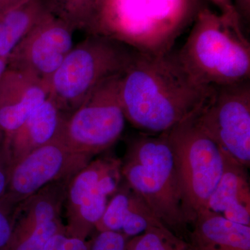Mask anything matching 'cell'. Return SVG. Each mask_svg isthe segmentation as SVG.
Segmentation results:
<instances>
[{
    "label": "cell",
    "mask_w": 250,
    "mask_h": 250,
    "mask_svg": "<svg viewBox=\"0 0 250 250\" xmlns=\"http://www.w3.org/2000/svg\"><path fill=\"white\" fill-rule=\"evenodd\" d=\"M121 184L95 225L100 231H115L134 237L152 227L164 225L139 194L125 182Z\"/></svg>",
    "instance_id": "13"
},
{
    "label": "cell",
    "mask_w": 250,
    "mask_h": 250,
    "mask_svg": "<svg viewBox=\"0 0 250 250\" xmlns=\"http://www.w3.org/2000/svg\"><path fill=\"white\" fill-rule=\"evenodd\" d=\"M49 94L47 82L8 67L0 81V134L9 139Z\"/></svg>",
    "instance_id": "12"
},
{
    "label": "cell",
    "mask_w": 250,
    "mask_h": 250,
    "mask_svg": "<svg viewBox=\"0 0 250 250\" xmlns=\"http://www.w3.org/2000/svg\"><path fill=\"white\" fill-rule=\"evenodd\" d=\"M93 159L72 152L54 139L13 163L7 188L1 198L18 207L48 184L70 180Z\"/></svg>",
    "instance_id": "9"
},
{
    "label": "cell",
    "mask_w": 250,
    "mask_h": 250,
    "mask_svg": "<svg viewBox=\"0 0 250 250\" xmlns=\"http://www.w3.org/2000/svg\"><path fill=\"white\" fill-rule=\"evenodd\" d=\"M197 125L225 154L250 166V82L213 85L194 113Z\"/></svg>",
    "instance_id": "8"
},
{
    "label": "cell",
    "mask_w": 250,
    "mask_h": 250,
    "mask_svg": "<svg viewBox=\"0 0 250 250\" xmlns=\"http://www.w3.org/2000/svg\"><path fill=\"white\" fill-rule=\"evenodd\" d=\"M47 11L43 0H21L0 12V57L9 58Z\"/></svg>",
    "instance_id": "18"
},
{
    "label": "cell",
    "mask_w": 250,
    "mask_h": 250,
    "mask_svg": "<svg viewBox=\"0 0 250 250\" xmlns=\"http://www.w3.org/2000/svg\"><path fill=\"white\" fill-rule=\"evenodd\" d=\"M137 51L111 38L89 34L64 59L49 82V96L65 114L102 82L124 73Z\"/></svg>",
    "instance_id": "5"
},
{
    "label": "cell",
    "mask_w": 250,
    "mask_h": 250,
    "mask_svg": "<svg viewBox=\"0 0 250 250\" xmlns=\"http://www.w3.org/2000/svg\"><path fill=\"white\" fill-rule=\"evenodd\" d=\"M200 7L199 0H100L89 34L121 41L140 53L165 54Z\"/></svg>",
    "instance_id": "2"
},
{
    "label": "cell",
    "mask_w": 250,
    "mask_h": 250,
    "mask_svg": "<svg viewBox=\"0 0 250 250\" xmlns=\"http://www.w3.org/2000/svg\"><path fill=\"white\" fill-rule=\"evenodd\" d=\"M211 89L195 80L172 51L161 55L136 52L120 81L126 121L149 134H162L191 116Z\"/></svg>",
    "instance_id": "1"
},
{
    "label": "cell",
    "mask_w": 250,
    "mask_h": 250,
    "mask_svg": "<svg viewBox=\"0 0 250 250\" xmlns=\"http://www.w3.org/2000/svg\"><path fill=\"white\" fill-rule=\"evenodd\" d=\"M209 1L218 8L220 13L222 14H238L233 6L232 0H209Z\"/></svg>",
    "instance_id": "26"
},
{
    "label": "cell",
    "mask_w": 250,
    "mask_h": 250,
    "mask_svg": "<svg viewBox=\"0 0 250 250\" xmlns=\"http://www.w3.org/2000/svg\"><path fill=\"white\" fill-rule=\"evenodd\" d=\"M65 113L50 97L31 113L6 140L11 161L16 162L57 136Z\"/></svg>",
    "instance_id": "15"
},
{
    "label": "cell",
    "mask_w": 250,
    "mask_h": 250,
    "mask_svg": "<svg viewBox=\"0 0 250 250\" xmlns=\"http://www.w3.org/2000/svg\"><path fill=\"white\" fill-rule=\"evenodd\" d=\"M9 67V62L8 59L2 58L0 57V81H1L2 77L4 76L5 72Z\"/></svg>",
    "instance_id": "27"
},
{
    "label": "cell",
    "mask_w": 250,
    "mask_h": 250,
    "mask_svg": "<svg viewBox=\"0 0 250 250\" xmlns=\"http://www.w3.org/2000/svg\"><path fill=\"white\" fill-rule=\"evenodd\" d=\"M49 12L70 24L75 30L90 33L100 0H43Z\"/></svg>",
    "instance_id": "19"
},
{
    "label": "cell",
    "mask_w": 250,
    "mask_h": 250,
    "mask_svg": "<svg viewBox=\"0 0 250 250\" xmlns=\"http://www.w3.org/2000/svg\"><path fill=\"white\" fill-rule=\"evenodd\" d=\"M191 245L195 250H250V226L231 221L208 209L194 220Z\"/></svg>",
    "instance_id": "16"
},
{
    "label": "cell",
    "mask_w": 250,
    "mask_h": 250,
    "mask_svg": "<svg viewBox=\"0 0 250 250\" xmlns=\"http://www.w3.org/2000/svg\"><path fill=\"white\" fill-rule=\"evenodd\" d=\"M233 6L238 13L241 22L245 21L250 22V0H232Z\"/></svg>",
    "instance_id": "25"
},
{
    "label": "cell",
    "mask_w": 250,
    "mask_h": 250,
    "mask_svg": "<svg viewBox=\"0 0 250 250\" xmlns=\"http://www.w3.org/2000/svg\"><path fill=\"white\" fill-rule=\"evenodd\" d=\"M126 250H195L165 225L152 227L126 243Z\"/></svg>",
    "instance_id": "20"
},
{
    "label": "cell",
    "mask_w": 250,
    "mask_h": 250,
    "mask_svg": "<svg viewBox=\"0 0 250 250\" xmlns=\"http://www.w3.org/2000/svg\"><path fill=\"white\" fill-rule=\"evenodd\" d=\"M12 161L4 136L0 134V199L4 195L9 182Z\"/></svg>",
    "instance_id": "24"
},
{
    "label": "cell",
    "mask_w": 250,
    "mask_h": 250,
    "mask_svg": "<svg viewBox=\"0 0 250 250\" xmlns=\"http://www.w3.org/2000/svg\"><path fill=\"white\" fill-rule=\"evenodd\" d=\"M225 167L207 209L250 226V187L247 168L224 153Z\"/></svg>",
    "instance_id": "14"
},
{
    "label": "cell",
    "mask_w": 250,
    "mask_h": 250,
    "mask_svg": "<svg viewBox=\"0 0 250 250\" xmlns=\"http://www.w3.org/2000/svg\"><path fill=\"white\" fill-rule=\"evenodd\" d=\"M75 29L47 11L18 44L8 58L9 67L26 72L49 84L74 47Z\"/></svg>",
    "instance_id": "11"
},
{
    "label": "cell",
    "mask_w": 250,
    "mask_h": 250,
    "mask_svg": "<svg viewBox=\"0 0 250 250\" xmlns=\"http://www.w3.org/2000/svg\"><path fill=\"white\" fill-rule=\"evenodd\" d=\"M124 182L139 194L156 218L168 229L192 223L179 182L174 153L164 133L142 134L127 146L122 160Z\"/></svg>",
    "instance_id": "4"
},
{
    "label": "cell",
    "mask_w": 250,
    "mask_h": 250,
    "mask_svg": "<svg viewBox=\"0 0 250 250\" xmlns=\"http://www.w3.org/2000/svg\"><path fill=\"white\" fill-rule=\"evenodd\" d=\"M17 207L0 199V250H7L11 247Z\"/></svg>",
    "instance_id": "22"
},
{
    "label": "cell",
    "mask_w": 250,
    "mask_h": 250,
    "mask_svg": "<svg viewBox=\"0 0 250 250\" xmlns=\"http://www.w3.org/2000/svg\"><path fill=\"white\" fill-rule=\"evenodd\" d=\"M20 1L21 0H0V12Z\"/></svg>",
    "instance_id": "28"
},
{
    "label": "cell",
    "mask_w": 250,
    "mask_h": 250,
    "mask_svg": "<svg viewBox=\"0 0 250 250\" xmlns=\"http://www.w3.org/2000/svg\"><path fill=\"white\" fill-rule=\"evenodd\" d=\"M194 113L164 133L173 151L184 200L193 222L197 213L207 209L225 167L224 152L197 125Z\"/></svg>",
    "instance_id": "7"
},
{
    "label": "cell",
    "mask_w": 250,
    "mask_h": 250,
    "mask_svg": "<svg viewBox=\"0 0 250 250\" xmlns=\"http://www.w3.org/2000/svg\"><path fill=\"white\" fill-rule=\"evenodd\" d=\"M187 40L176 52L179 62L207 86L233 84L250 78V43L238 14L201 6Z\"/></svg>",
    "instance_id": "3"
},
{
    "label": "cell",
    "mask_w": 250,
    "mask_h": 250,
    "mask_svg": "<svg viewBox=\"0 0 250 250\" xmlns=\"http://www.w3.org/2000/svg\"><path fill=\"white\" fill-rule=\"evenodd\" d=\"M122 159L99 156L81 169L67 184L65 213L72 228L95 226L123 180Z\"/></svg>",
    "instance_id": "10"
},
{
    "label": "cell",
    "mask_w": 250,
    "mask_h": 250,
    "mask_svg": "<svg viewBox=\"0 0 250 250\" xmlns=\"http://www.w3.org/2000/svg\"><path fill=\"white\" fill-rule=\"evenodd\" d=\"M60 218L39 225L18 242L14 250H43L47 241L60 233Z\"/></svg>",
    "instance_id": "21"
},
{
    "label": "cell",
    "mask_w": 250,
    "mask_h": 250,
    "mask_svg": "<svg viewBox=\"0 0 250 250\" xmlns=\"http://www.w3.org/2000/svg\"><path fill=\"white\" fill-rule=\"evenodd\" d=\"M70 180L48 184L18 205L14 225L18 231H27L36 227L60 218L65 203L67 184Z\"/></svg>",
    "instance_id": "17"
},
{
    "label": "cell",
    "mask_w": 250,
    "mask_h": 250,
    "mask_svg": "<svg viewBox=\"0 0 250 250\" xmlns=\"http://www.w3.org/2000/svg\"><path fill=\"white\" fill-rule=\"evenodd\" d=\"M126 236L115 231H100L91 250H126Z\"/></svg>",
    "instance_id": "23"
},
{
    "label": "cell",
    "mask_w": 250,
    "mask_h": 250,
    "mask_svg": "<svg viewBox=\"0 0 250 250\" xmlns=\"http://www.w3.org/2000/svg\"><path fill=\"white\" fill-rule=\"evenodd\" d=\"M122 75L104 81L78 107L64 115L54 139L72 152L92 158L113 147L126 121L120 98Z\"/></svg>",
    "instance_id": "6"
}]
</instances>
